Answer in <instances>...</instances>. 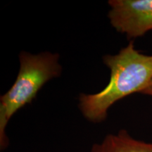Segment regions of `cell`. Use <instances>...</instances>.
<instances>
[{
    "instance_id": "6da1fadb",
    "label": "cell",
    "mask_w": 152,
    "mask_h": 152,
    "mask_svg": "<svg viewBox=\"0 0 152 152\" xmlns=\"http://www.w3.org/2000/svg\"><path fill=\"white\" fill-rule=\"evenodd\" d=\"M104 64L111 71L108 85L99 92L81 94L79 108L87 120L104 121L109 108L125 96L141 93L152 80V55L142 54L130 42L115 55H106Z\"/></svg>"
},
{
    "instance_id": "7a4b0ae2",
    "label": "cell",
    "mask_w": 152,
    "mask_h": 152,
    "mask_svg": "<svg viewBox=\"0 0 152 152\" xmlns=\"http://www.w3.org/2000/svg\"><path fill=\"white\" fill-rule=\"evenodd\" d=\"M20 68L14 85L0 99V147L9 144L6 128L11 117L24 106L30 104L45 83L61 73L59 55L51 52L38 54L21 52Z\"/></svg>"
},
{
    "instance_id": "3957f363",
    "label": "cell",
    "mask_w": 152,
    "mask_h": 152,
    "mask_svg": "<svg viewBox=\"0 0 152 152\" xmlns=\"http://www.w3.org/2000/svg\"><path fill=\"white\" fill-rule=\"evenodd\" d=\"M109 4L112 26L129 39L152 30V0H111Z\"/></svg>"
},
{
    "instance_id": "277c9868",
    "label": "cell",
    "mask_w": 152,
    "mask_h": 152,
    "mask_svg": "<svg viewBox=\"0 0 152 152\" xmlns=\"http://www.w3.org/2000/svg\"><path fill=\"white\" fill-rule=\"evenodd\" d=\"M91 152H152V143L132 137L125 130L109 134L99 144H93Z\"/></svg>"
},
{
    "instance_id": "5b68a950",
    "label": "cell",
    "mask_w": 152,
    "mask_h": 152,
    "mask_svg": "<svg viewBox=\"0 0 152 152\" xmlns=\"http://www.w3.org/2000/svg\"><path fill=\"white\" fill-rule=\"evenodd\" d=\"M141 94L152 96V80L149 83V84L147 85V87L141 92Z\"/></svg>"
}]
</instances>
